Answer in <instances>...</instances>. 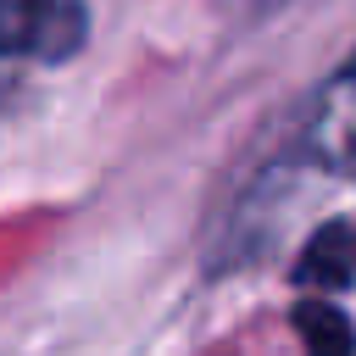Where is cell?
I'll use <instances>...</instances> for the list:
<instances>
[{"label":"cell","instance_id":"1","mask_svg":"<svg viewBox=\"0 0 356 356\" xmlns=\"http://www.w3.org/2000/svg\"><path fill=\"white\" fill-rule=\"evenodd\" d=\"M89 39L83 0H0V61L11 67H56L78 56Z\"/></svg>","mask_w":356,"mask_h":356},{"label":"cell","instance_id":"3","mask_svg":"<svg viewBox=\"0 0 356 356\" xmlns=\"http://www.w3.org/2000/svg\"><path fill=\"white\" fill-rule=\"evenodd\" d=\"M295 328H300L306 356H356V323L328 295H306L295 306Z\"/></svg>","mask_w":356,"mask_h":356},{"label":"cell","instance_id":"5","mask_svg":"<svg viewBox=\"0 0 356 356\" xmlns=\"http://www.w3.org/2000/svg\"><path fill=\"white\" fill-rule=\"evenodd\" d=\"M345 222H350V239H356V217H345Z\"/></svg>","mask_w":356,"mask_h":356},{"label":"cell","instance_id":"2","mask_svg":"<svg viewBox=\"0 0 356 356\" xmlns=\"http://www.w3.org/2000/svg\"><path fill=\"white\" fill-rule=\"evenodd\" d=\"M300 156L312 167L356 172V56L317 89L312 117L300 128Z\"/></svg>","mask_w":356,"mask_h":356},{"label":"cell","instance_id":"4","mask_svg":"<svg viewBox=\"0 0 356 356\" xmlns=\"http://www.w3.org/2000/svg\"><path fill=\"white\" fill-rule=\"evenodd\" d=\"M239 11H250V17H267V11H278V6H289V0H234Z\"/></svg>","mask_w":356,"mask_h":356}]
</instances>
